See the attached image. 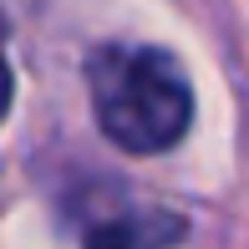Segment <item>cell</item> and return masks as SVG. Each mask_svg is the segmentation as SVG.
Returning a JSON list of instances; mask_svg holds the SVG:
<instances>
[{
  "label": "cell",
  "mask_w": 249,
  "mask_h": 249,
  "mask_svg": "<svg viewBox=\"0 0 249 249\" xmlns=\"http://www.w3.org/2000/svg\"><path fill=\"white\" fill-rule=\"evenodd\" d=\"M97 127L122 153H168L194 122L183 66L158 46H102L87 61Z\"/></svg>",
  "instance_id": "cell-1"
},
{
  "label": "cell",
  "mask_w": 249,
  "mask_h": 249,
  "mask_svg": "<svg viewBox=\"0 0 249 249\" xmlns=\"http://www.w3.org/2000/svg\"><path fill=\"white\" fill-rule=\"evenodd\" d=\"M183 219L173 209H117L87 229V249H173Z\"/></svg>",
  "instance_id": "cell-2"
},
{
  "label": "cell",
  "mask_w": 249,
  "mask_h": 249,
  "mask_svg": "<svg viewBox=\"0 0 249 249\" xmlns=\"http://www.w3.org/2000/svg\"><path fill=\"white\" fill-rule=\"evenodd\" d=\"M10 97H16V76H10V61H5V51H0V122H5V112H10Z\"/></svg>",
  "instance_id": "cell-3"
}]
</instances>
